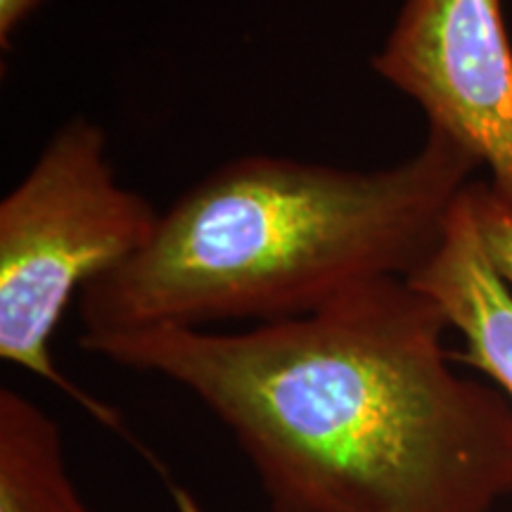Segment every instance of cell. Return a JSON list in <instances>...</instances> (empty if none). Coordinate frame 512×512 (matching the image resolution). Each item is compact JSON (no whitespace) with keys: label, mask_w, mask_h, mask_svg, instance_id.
Segmentation results:
<instances>
[{"label":"cell","mask_w":512,"mask_h":512,"mask_svg":"<svg viewBox=\"0 0 512 512\" xmlns=\"http://www.w3.org/2000/svg\"><path fill=\"white\" fill-rule=\"evenodd\" d=\"M446 330L430 294L389 275L242 332L79 344L195 396L245 453L268 512H494L512 496V403L453 368Z\"/></svg>","instance_id":"obj_1"},{"label":"cell","mask_w":512,"mask_h":512,"mask_svg":"<svg viewBox=\"0 0 512 512\" xmlns=\"http://www.w3.org/2000/svg\"><path fill=\"white\" fill-rule=\"evenodd\" d=\"M479 166L432 126L415 155L373 171L233 159L159 214L136 256L83 287L81 337L275 323L368 280L411 278Z\"/></svg>","instance_id":"obj_2"},{"label":"cell","mask_w":512,"mask_h":512,"mask_svg":"<svg viewBox=\"0 0 512 512\" xmlns=\"http://www.w3.org/2000/svg\"><path fill=\"white\" fill-rule=\"evenodd\" d=\"M159 214L117 183L105 128L62 124L0 202V358L55 384L95 420L124 432L119 413L69 382L50 342L72 299L136 256Z\"/></svg>","instance_id":"obj_3"},{"label":"cell","mask_w":512,"mask_h":512,"mask_svg":"<svg viewBox=\"0 0 512 512\" xmlns=\"http://www.w3.org/2000/svg\"><path fill=\"white\" fill-rule=\"evenodd\" d=\"M373 69L489 169L491 192L512 209V43L501 0H406Z\"/></svg>","instance_id":"obj_4"},{"label":"cell","mask_w":512,"mask_h":512,"mask_svg":"<svg viewBox=\"0 0 512 512\" xmlns=\"http://www.w3.org/2000/svg\"><path fill=\"white\" fill-rule=\"evenodd\" d=\"M470 185L453 207L439 247L406 280L430 294L451 330L463 337V351H453L456 363L484 373L512 403V290L479 238Z\"/></svg>","instance_id":"obj_5"},{"label":"cell","mask_w":512,"mask_h":512,"mask_svg":"<svg viewBox=\"0 0 512 512\" xmlns=\"http://www.w3.org/2000/svg\"><path fill=\"white\" fill-rule=\"evenodd\" d=\"M0 512H93L76 489L60 425L17 389H0Z\"/></svg>","instance_id":"obj_6"},{"label":"cell","mask_w":512,"mask_h":512,"mask_svg":"<svg viewBox=\"0 0 512 512\" xmlns=\"http://www.w3.org/2000/svg\"><path fill=\"white\" fill-rule=\"evenodd\" d=\"M470 202L486 254L512 290V209L498 200L489 183L472 181Z\"/></svg>","instance_id":"obj_7"},{"label":"cell","mask_w":512,"mask_h":512,"mask_svg":"<svg viewBox=\"0 0 512 512\" xmlns=\"http://www.w3.org/2000/svg\"><path fill=\"white\" fill-rule=\"evenodd\" d=\"M41 3L43 0H0V46L3 50H10L17 27Z\"/></svg>","instance_id":"obj_8"}]
</instances>
